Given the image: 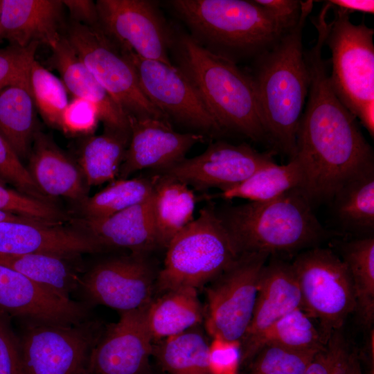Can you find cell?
<instances>
[{
	"label": "cell",
	"mask_w": 374,
	"mask_h": 374,
	"mask_svg": "<svg viewBox=\"0 0 374 374\" xmlns=\"http://www.w3.org/2000/svg\"><path fill=\"white\" fill-rule=\"evenodd\" d=\"M315 28L316 43L305 53L309 74L308 100L299 122L294 156L304 172L302 190L312 204L330 202L347 180L374 168L372 147L357 118L331 87L323 58L326 26L319 23Z\"/></svg>",
	"instance_id": "obj_1"
},
{
	"label": "cell",
	"mask_w": 374,
	"mask_h": 374,
	"mask_svg": "<svg viewBox=\"0 0 374 374\" xmlns=\"http://www.w3.org/2000/svg\"><path fill=\"white\" fill-rule=\"evenodd\" d=\"M313 4L312 1H301L296 24L256 58L255 71L251 75L267 140L290 159L296 152L297 131L308 92L302 37Z\"/></svg>",
	"instance_id": "obj_2"
},
{
	"label": "cell",
	"mask_w": 374,
	"mask_h": 374,
	"mask_svg": "<svg viewBox=\"0 0 374 374\" xmlns=\"http://www.w3.org/2000/svg\"><path fill=\"white\" fill-rule=\"evenodd\" d=\"M172 48L177 66L190 80L222 131H234L256 142L268 141L250 75L188 34L173 35Z\"/></svg>",
	"instance_id": "obj_3"
},
{
	"label": "cell",
	"mask_w": 374,
	"mask_h": 374,
	"mask_svg": "<svg viewBox=\"0 0 374 374\" xmlns=\"http://www.w3.org/2000/svg\"><path fill=\"white\" fill-rule=\"evenodd\" d=\"M301 188L267 201L217 209L239 254L268 255L312 246L328 236Z\"/></svg>",
	"instance_id": "obj_4"
},
{
	"label": "cell",
	"mask_w": 374,
	"mask_h": 374,
	"mask_svg": "<svg viewBox=\"0 0 374 374\" xmlns=\"http://www.w3.org/2000/svg\"><path fill=\"white\" fill-rule=\"evenodd\" d=\"M170 5L193 32L234 61L256 58L285 32L254 0H173ZM287 31V30H286Z\"/></svg>",
	"instance_id": "obj_5"
},
{
	"label": "cell",
	"mask_w": 374,
	"mask_h": 374,
	"mask_svg": "<svg viewBox=\"0 0 374 374\" xmlns=\"http://www.w3.org/2000/svg\"><path fill=\"white\" fill-rule=\"evenodd\" d=\"M332 5V4H331ZM325 39L331 54V87L341 103L374 136V30L354 24L350 12L332 5Z\"/></svg>",
	"instance_id": "obj_6"
},
{
	"label": "cell",
	"mask_w": 374,
	"mask_h": 374,
	"mask_svg": "<svg viewBox=\"0 0 374 374\" xmlns=\"http://www.w3.org/2000/svg\"><path fill=\"white\" fill-rule=\"evenodd\" d=\"M156 286L164 292L194 287L214 280L231 267L240 254L215 208L203 207L166 247Z\"/></svg>",
	"instance_id": "obj_7"
},
{
	"label": "cell",
	"mask_w": 374,
	"mask_h": 374,
	"mask_svg": "<svg viewBox=\"0 0 374 374\" xmlns=\"http://www.w3.org/2000/svg\"><path fill=\"white\" fill-rule=\"evenodd\" d=\"M301 295V310L318 321L326 343L356 311V299L349 270L335 253L314 247L291 263Z\"/></svg>",
	"instance_id": "obj_8"
},
{
	"label": "cell",
	"mask_w": 374,
	"mask_h": 374,
	"mask_svg": "<svg viewBox=\"0 0 374 374\" xmlns=\"http://www.w3.org/2000/svg\"><path fill=\"white\" fill-rule=\"evenodd\" d=\"M84 66L127 116L169 121L144 95L121 47L101 28L70 21L64 33Z\"/></svg>",
	"instance_id": "obj_9"
},
{
	"label": "cell",
	"mask_w": 374,
	"mask_h": 374,
	"mask_svg": "<svg viewBox=\"0 0 374 374\" xmlns=\"http://www.w3.org/2000/svg\"><path fill=\"white\" fill-rule=\"evenodd\" d=\"M106 326L91 318L75 324L24 322L19 337L26 374H88Z\"/></svg>",
	"instance_id": "obj_10"
},
{
	"label": "cell",
	"mask_w": 374,
	"mask_h": 374,
	"mask_svg": "<svg viewBox=\"0 0 374 374\" xmlns=\"http://www.w3.org/2000/svg\"><path fill=\"white\" fill-rule=\"evenodd\" d=\"M269 256L240 254L208 288L206 327L213 338L242 340L253 316L260 274Z\"/></svg>",
	"instance_id": "obj_11"
},
{
	"label": "cell",
	"mask_w": 374,
	"mask_h": 374,
	"mask_svg": "<svg viewBox=\"0 0 374 374\" xmlns=\"http://www.w3.org/2000/svg\"><path fill=\"white\" fill-rule=\"evenodd\" d=\"M146 255L131 253L110 258L84 271L78 291L82 302L120 312L146 307L153 299L157 276Z\"/></svg>",
	"instance_id": "obj_12"
},
{
	"label": "cell",
	"mask_w": 374,
	"mask_h": 374,
	"mask_svg": "<svg viewBox=\"0 0 374 374\" xmlns=\"http://www.w3.org/2000/svg\"><path fill=\"white\" fill-rule=\"evenodd\" d=\"M121 48L132 64L144 95L168 119L208 133L222 131L177 66L145 59Z\"/></svg>",
	"instance_id": "obj_13"
},
{
	"label": "cell",
	"mask_w": 374,
	"mask_h": 374,
	"mask_svg": "<svg viewBox=\"0 0 374 374\" xmlns=\"http://www.w3.org/2000/svg\"><path fill=\"white\" fill-rule=\"evenodd\" d=\"M96 4L101 28L121 48L172 64L169 51L173 35L154 2L98 0Z\"/></svg>",
	"instance_id": "obj_14"
},
{
	"label": "cell",
	"mask_w": 374,
	"mask_h": 374,
	"mask_svg": "<svg viewBox=\"0 0 374 374\" xmlns=\"http://www.w3.org/2000/svg\"><path fill=\"white\" fill-rule=\"evenodd\" d=\"M275 163L273 153L261 152L248 144L211 143L200 154L184 158L157 172L198 190H220L237 185L259 169Z\"/></svg>",
	"instance_id": "obj_15"
},
{
	"label": "cell",
	"mask_w": 374,
	"mask_h": 374,
	"mask_svg": "<svg viewBox=\"0 0 374 374\" xmlns=\"http://www.w3.org/2000/svg\"><path fill=\"white\" fill-rule=\"evenodd\" d=\"M91 308L0 265V312L9 317L24 322L70 325L90 319Z\"/></svg>",
	"instance_id": "obj_16"
},
{
	"label": "cell",
	"mask_w": 374,
	"mask_h": 374,
	"mask_svg": "<svg viewBox=\"0 0 374 374\" xmlns=\"http://www.w3.org/2000/svg\"><path fill=\"white\" fill-rule=\"evenodd\" d=\"M146 307L120 312L118 321L106 326L91 353L88 374H150L154 341Z\"/></svg>",
	"instance_id": "obj_17"
},
{
	"label": "cell",
	"mask_w": 374,
	"mask_h": 374,
	"mask_svg": "<svg viewBox=\"0 0 374 374\" xmlns=\"http://www.w3.org/2000/svg\"><path fill=\"white\" fill-rule=\"evenodd\" d=\"M130 138L118 178L151 168L165 170L184 159L188 150L204 141L199 133L175 131L169 121L128 116Z\"/></svg>",
	"instance_id": "obj_18"
},
{
	"label": "cell",
	"mask_w": 374,
	"mask_h": 374,
	"mask_svg": "<svg viewBox=\"0 0 374 374\" xmlns=\"http://www.w3.org/2000/svg\"><path fill=\"white\" fill-rule=\"evenodd\" d=\"M103 252L98 243L80 227L37 222H0V253L78 254Z\"/></svg>",
	"instance_id": "obj_19"
},
{
	"label": "cell",
	"mask_w": 374,
	"mask_h": 374,
	"mask_svg": "<svg viewBox=\"0 0 374 374\" xmlns=\"http://www.w3.org/2000/svg\"><path fill=\"white\" fill-rule=\"evenodd\" d=\"M64 8L61 0H1L0 42L53 47L63 34Z\"/></svg>",
	"instance_id": "obj_20"
},
{
	"label": "cell",
	"mask_w": 374,
	"mask_h": 374,
	"mask_svg": "<svg viewBox=\"0 0 374 374\" xmlns=\"http://www.w3.org/2000/svg\"><path fill=\"white\" fill-rule=\"evenodd\" d=\"M26 166L32 179L46 197H62L78 205L88 197L89 186L73 159L39 130L34 138Z\"/></svg>",
	"instance_id": "obj_21"
},
{
	"label": "cell",
	"mask_w": 374,
	"mask_h": 374,
	"mask_svg": "<svg viewBox=\"0 0 374 374\" xmlns=\"http://www.w3.org/2000/svg\"><path fill=\"white\" fill-rule=\"evenodd\" d=\"M298 308L301 309V295L291 264L271 260L262 270L253 316L240 341L241 349L275 321Z\"/></svg>",
	"instance_id": "obj_22"
},
{
	"label": "cell",
	"mask_w": 374,
	"mask_h": 374,
	"mask_svg": "<svg viewBox=\"0 0 374 374\" xmlns=\"http://www.w3.org/2000/svg\"><path fill=\"white\" fill-rule=\"evenodd\" d=\"M51 49L49 64L60 73L67 92L93 104L104 127L130 132L127 114L84 66L64 33Z\"/></svg>",
	"instance_id": "obj_23"
},
{
	"label": "cell",
	"mask_w": 374,
	"mask_h": 374,
	"mask_svg": "<svg viewBox=\"0 0 374 374\" xmlns=\"http://www.w3.org/2000/svg\"><path fill=\"white\" fill-rule=\"evenodd\" d=\"M150 198L105 218L76 219L75 224L89 233L103 252L126 249L147 254L161 247L152 221Z\"/></svg>",
	"instance_id": "obj_24"
},
{
	"label": "cell",
	"mask_w": 374,
	"mask_h": 374,
	"mask_svg": "<svg viewBox=\"0 0 374 374\" xmlns=\"http://www.w3.org/2000/svg\"><path fill=\"white\" fill-rule=\"evenodd\" d=\"M0 265L68 299L78 291L84 273L81 255L78 254L0 253Z\"/></svg>",
	"instance_id": "obj_25"
},
{
	"label": "cell",
	"mask_w": 374,
	"mask_h": 374,
	"mask_svg": "<svg viewBox=\"0 0 374 374\" xmlns=\"http://www.w3.org/2000/svg\"><path fill=\"white\" fill-rule=\"evenodd\" d=\"M155 175L150 198V213L160 247L166 248L172 239L195 219L196 196L186 184Z\"/></svg>",
	"instance_id": "obj_26"
},
{
	"label": "cell",
	"mask_w": 374,
	"mask_h": 374,
	"mask_svg": "<svg viewBox=\"0 0 374 374\" xmlns=\"http://www.w3.org/2000/svg\"><path fill=\"white\" fill-rule=\"evenodd\" d=\"M145 321L153 341L197 326L202 310L196 288L179 287L164 292L145 308Z\"/></svg>",
	"instance_id": "obj_27"
},
{
	"label": "cell",
	"mask_w": 374,
	"mask_h": 374,
	"mask_svg": "<svg viewBox=\"0 0 374 374\" xmlns=\"http://www.w3.org/2000/svg\"><path fill=\"white\" fill-rule=\"evenodd\" d=\"M30 84H17L0 89V136L19 159H28L39 130Z\"/></svg>",
	"instance_id": "obj_28"
},
{
	"label": "cell",
	"mask_w": 374,
	"mask_h": 374,
	"mask_svg": "<svg viewBox=\"0 0 374 374\" xmlns=\"http://www.w3.org/2000/svg\"><path fill=\"white\" fill-rule=\"evenodd\" d=\"M130 132L104 127L99 135L86 136L78 149V164L89 187L118 177Z\"/></svg>",
	"instance_id": "obj_29"
},
{
	"label": "cell",
	"mask_w": 374,
	"mask_h": 374,
	"mask_svg": "<svg viewBox=\"0 0 374 374\" xmlns=\"http://www.w3.org/2000/svg\"><path fill=\"white\" fill-rule=\"evenodd\" d=\"M335 216L344 229L365 236L374 231V168L347 180L331 201Z\"/></svg>",
	"instance_id": "obj_30"
},
{
	"label": "cell",
	"mask_w": 374,
	"mask_h": 374,
	"mask_svg": "<svg viewBox=\"0 0 374 374\" xmlns=\"http://www.w3.org/2000/svg\"><path fill=\"white\" fill-rule=\"evenodd\" d=\"M304 172L293 157L286 164L274 163L262 168L241 183L220 190L217 197L224 199L242 198L262 202L276 198L296 188L303 190Z\"/></svg>",
	"instance_id": "obj_31"
},
{
	"label": "cell",
	"mask_w": 374,
	"mask_h": 374,
	"mask_svg": "<svg viewBox=\"0 0 374 374\" xmlns=\"http://www.w3.org/2000/svg\"><path fill=\"white\" fill-rule=\"evenodd\" d=\"M325 344L312 319L298 308L275 321L253 342L241 349V362L253 359L267 345L296 350H319Z\"/></svg>",
	"instance_id": "obj_32"
},
{
	"label": "cell",
	"mask_w": 374,
	"mask_h": 374,
	"mask_svg": "<svg viewBox=\"0 0 374 374\" xmlns=\"http://www.w3.org/2000/svg\"><path fill=\"white\" fill-rule=\"evenodd\" d=\"M160 341L152 355L167 374H211L209 344L194 328Z\"/></svg>",
	"instance_id": "obj_33"
},
{
	"label": "cell",
	"mask_w": 374,
	"mask_h": 374,
	"mask_svg": "<svg viewBox=\"0 0 374 374\" xmlns=\"http://www.w3.org/2000/svg\"><path fill=\"white\" fill-rule=\"evenodd\" d=\"M156 175L134 178H118L77 205L80 218L99 220L148 200L152 192Z\"/></svg>",
	"instance_id": "obj_34"
},
{
	"label": "cell",
	"mask_w": 374,
	"mask_h": 374,
	"mask_svg": "<svg viewBox=\"0 0 374 374\" xmlns=\"http://www.w3.org/2000/svg\"><path fill=\"white\" fill-rule=\"evenodd\" d=\"M353 284L356 311L366 327L374 320V237L366 236L346 242L341 247Z\"/></svg>",
	"instance_id": "obj_35"
},
{
	"label": "cell",
	"mask_w": 374,
	"mask_h": 374,
	"mask_svg": "<svg viewBox=\"0 0 374 374\" xmlns=\"http://www.w3.org/2000/svg\"><path fill=\"white\" fill-rule=\"evenodd\" d=\"M29 84L36 109L43 120L61 129L63 115L69 103L62 80L35 60L30 69Z\"/></svg>",
	"instance_id": "obj_36"
},
{
	"label": "cell",
	"mask_w": 374,
	"mask_h": 374,
	"mask_svg": "<svg viewBox=\"0 0 374 374\" xmlns=\"http://www.w3.org/2000/svg\"><path fill=\"white\" fill-rule=\"evenodd\" d=\"M0 211L28 217L48 224H63L70 214L55 203L40 200L0 182Z\"/></svg>",
	"instance_id": "obj_37"
},
{
	"label": "cell",
	"mask_w": 374,
	"mask_h": 374,
	"mask_svg": "<svg viewBox=\"0 0 374 374\" xmlns=\"http://www.w3.org/2000/svg\"><path fill=\"white\" fill-rule=\"evenodd\" d=\"M319 350L265 346L253 357L249 374H303Z\"/></svg>",
	"instance_id": "obj_38"
},
{
	"label": "cell",
	"mask_w": 374,
	"mask_h": 374,
	"mask_svg": "<svg viewBox=\"0 0 374 374\" xmlns=\"http://www.w3.org/2000/svg\"><path fill=\"white\" fill-rule=\"evenodd\" d=\"M0 182L14 186L19 192L32 197L53 202L39 189L26 166L11 146L0 136Z\"/></svg>",
	"instance_id": "obj_39"
},
{
	"label": "cell",
	"mask_w": 374,
	"mask_h": 374,
	"mask_svg": "<svg viewBox=\"0 0 374 374\" xmlns=\"http://www.w3.org/2000/svg\"><path fill=\"white\" fill-rule=\"evenodd\" d=\"M354 355L340 330L337 331L317 353L303 374H347Z\"/></svg>",
	"instance_id": "obj_40"
},
{
	"label": "cell",
	"mask_w": 374,
	"mask_h": 374,
	"mask_svg": "<svg viewBox=\"0 0 374 374\" xmlns=\"http://www.w3.org/2000/svg\"><path fill=\"white\" fill-rule=\"evenodd\" d=\"M39 45L33 43L25 48L9 45L0 48V89L12 84H30V69Z\"/></svg>",
	"instance_id": "obj_41"
},
{
	"label": "cell",
	"mask_w": 374,
	"mask_h": 374,
	"mask_svg": "<svg viewBox=\"0 0 374 374\" xmlns=\"http://www.w3.org/2000/svg\"><path fill=\"white\" fill-rule=\"evenodd\" d=\"M0 374H26L19 337L13 331L10 317L0 312Z\"/></svg>",
	"instance_id": "obj_42"
},
{
	"label": "cell",
	"mask_w": 374,
	"mask_h": 374,
	"mask_svg": "<svg viewBox=\"0 0 374 374\" xmlns=\"http://www.w3.org/2000/svg\"><path fill=\"white\" fill-rule=\"evenodd\" d=\"M98 121V112L93 104L74 98L64 113L61 130L69 134L89 136L94 132Z\"/></svg>",
	"instance_id": "obj_43"
},
{
	"label": "cell",
	"mask_w": 374,
	"mask_h": 374,
	"mask_svg": "<svg viewBox=\"0 0 374 374\" xmlns=\"http://www.w3.org/2000/svg\"><path fill=\"white\" fill-rule=\"evenodd\" d=\"M241 362L240 341L213 338L209 344V365L211 374L235 373Z\"/></svg>",
	"instance_id": "obj_44"
},
{
	"label": "cell",
	"mask_w": 374,
	"mask_h": 374,
	"mask_svg": "<svg viewBox=\"0 0 374 374\" xmlns=\"http://www.w3.org/2000/svg\"><path fill=\"white\" fill-rule=\"evenodd\" d=\"M264 8L285 30L298 22L301 13V1L299 0H254Z\"/></svg>",
	"instance_id": "obj_45"
},
{
	"label": "cell",
	"mask_w": 374,
	"mask_h": 374,
	"mask_svg": "<svg viewBox=\"0 0 374 374\" xmlns=\"http://www.w3.org/2000/svg\"><path fill=\"white\" fill-rule=\"evenodd\" d=\"M69 11L70 21L89 27L100 26L96 2L91 0H62Z\"/></svg>",
	"instance_id": "obj_46"
},
{
	"label": "cell",
	"mask_w": 374,
	"mask_h": 374,
	"mask_svg": "<svg viewBox=\"0 0 374 374\" xmlns=\"http://www.w3.org/2000/svg\"><path fill=\"white\" fill-rule=\"evenodd\" d=\"M332 6L344 9L350 13L355 11L373 14V0H332L328 1Z\"/></svg>",
	"instance_id": "obj_47"
},
{
	"label": "cell",
	"mask_w": 374,
	"mask_h": 374,
	"mask_svg": "<svg viewBox=\"0 0 374 374\" xmlns=\"http://www.w3.org/2000/svg\"><path fill=\"white\" fill-rule=\"evenodd\" d=\"M4 221L18 222H40L39 221L32 220L28 217L0 211V222H4Z\"/></svg>",
	"instance_id": "obj_48"
},
{
	"label": "cell",
	"mask_w": 374,
	"mask_h": 374,
	"mask_svg": "<svg viewBox=\"0 0 374 374\" xmlns=\"http://www.w3.org/2000/svg\"><path fill=\"white\" fill-rule=\"evenodd\" d=\"M347 374H363L360 364L354 355Z\"/></svg>",
	"instance_id": "obj_49"
},
{
	"label": "cell",
	"mask_w": 374,
	"mask_h": 374,
	"mask_svg": "<svg viewBox=\"0 0 374 374\" xmlns=\"http://www.w3.org/2000/svg\"><path fill=\"white\" fill-rule=\"evenodd\" d=\"M0 17H1V0H0Z\"/></svg>",
	"instance_id": "obj_50"
},
{
	"label": "cell",
	"mask_w": 374,
	"mask_h": 374,
	"mask_svg": "<svg viewBox=\"0 0 374 374\" xmlns=\"http://www.w3.org/2000/svg\"><path fill=\"white\" fill-rule=\"evenodd\" d=\"M229 374H236L235 373H229Z\"/></svg>",
	"instance_id": "obj_51"
}]
</instances>
